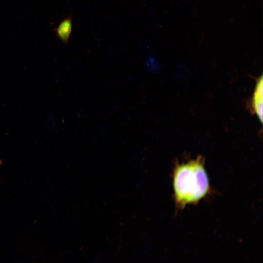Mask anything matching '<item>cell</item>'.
<instances>
[{"label": "cell", "instance_id": "obj_1", "mask_svg": "<svg viewBox=\"0 0 263 263\" xmlns=\"http://www.w3.org/2000/svg\"><path fill=\"white\" fill-rule=\"evenodd\" d=\"M173 179L175 200L180 208L197 203L209 189L208 178L201 157L178 165Z\"/></svg>", "mask_w": 263, "mask_h": 263}, {"label": "cell", "instance_id": "obj_2", "mask_svg": "<svg viewBox=\"0 0 263 263\" xmlns=\"http://www.w3.org/2000/svg\"><path fill=\"white\" fill-rule=\"evenodd\" d=\"M263 76L256 81L255 89L251 99V109L258 117L261 123L263 122Z\"/></svg>", "mask_w": 263, "mask_h": 263}, {"label": "cell", "instance_id": "obj_3", "mask_svg": "<svg viewBox=\"0 0 263 263\" xmlns=\"http://www.w3.org/2000/svg\"><path fill=\"white\" fill-rule=\"evenodd\" d=\"M53 31L60 41L67 44L72 31V16L70 15L65 18Z\"/></svg>", "mask_w": 263, "mask_h": 263}, {"label": "cell", "instance_id": "obj_4", "mask_svg": "<svg viewBox=\"0 0 263 263\" xmlns=\"http://www.w3.org/2000/svg\"><path fill=\"white\" fill-rule=\"evenodd\" d=\"M1 164H2V161L0 160V166H1Z\"/></svg>", "mask_w": 263, "mask_h": 263}]
</instances>
